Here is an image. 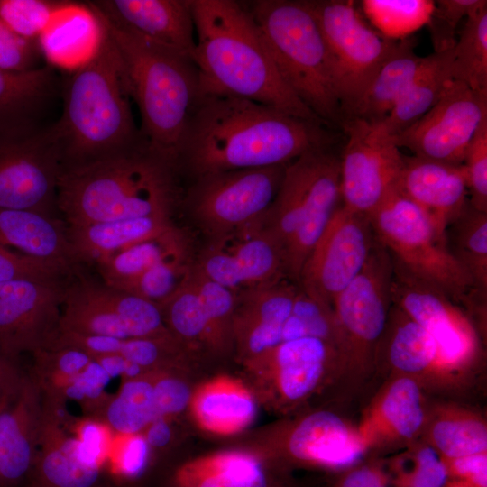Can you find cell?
<instances>
[{
  "mask_svg": "<svg viewBox=\"0 0 487 487\" xmlns=\"http://www.w3.org/2000/svg\"><path fill=\"white\" fill-rule=\"evenodd\" d=\"M41 412V389L32 375L23 374L18 388L0 409V487H17L31 475Z\"/></svg>",
  "mask_w": 487,
  "mask_h": 487,
  "instance_id": "obj_20",
  "label": "cell"
},
{
  "mask_svg": "<svg viewBox=\"0 0 487 487\" xmlns=\"http://www.w3.org/2000/svg\"><path fill=\"white\" fill-rule=\"evenodd\" d=\"M463 165L467 176L469 203L487 213V120L472 139Z\"/></svg>",
  "mask_w": 487,
  "mask_h": 487,
  "instance_id": "obj_50",
  "label": "cell"
},
{
  "mask_svg": "<svg viewBox=\"0 0 487 487\" xmlns=\"http://www.w3.org/2000/svg\"><path fill=\"white\" fill-rule=\"evenodd\" d=\"M152 371L153 391L159 418L174 416L189 406L192 393L188 385L168 370Z\"/></svg>",
  "mask_w": 487,
  "mask_h": 487,
  "instance_id": "obj_52",
  "label": "cell"
},
{
  "mask_svg": "<svg viewBox=\"0 0 487 487\" xmlns=\"http://www.w3.org/2000/svg\"><path fill=\"white\" fill-rule=\"evenodd\" d=\"M0 244L75 271L67 226L53 216L0 208Z\"/></svg>",
  "mask_w": 487,
  "mask_h": 487,
  "instance_id": "obj_28",
  "label": "cell"
},
{
  "mask_svg": "<svg viewBox=\"0 0 487 487\" xmlns=\"http://www.w3.org/2000/svg\"><path fill=\"white\" fill-rule=\"evenodd\" d=\"M381 409L399 435L411 437L423 422L420 391L416 382L409 378L397 380L387 391Z\"/></svg>",
  "mask_w": 487,
  "mask_h": 487,
  "instance_id": "obj_46",
  "label": "cell"
},
{
  "mask_svg": "<svg viewBox=\"0 0 487 487\" xmlns=\"http://www.w3.org/2000/svg\"><path fill=\"white\" fill-rule=\"evenodd\" d=\"M364 15L385 38L400 41L427 25L434 1L431 0H364Z\"/></svg>",
  "mask_w": 487,
  "mask_h": 487,
  "instance_id": "obj_40",
  "label": "cell"
},
{
  "mask_svg": "<svg viewBox=\"0 0 487 487\" xmlns=\"http://www.w3.org/2000/svg\"><path fill=\"white\" fill-rule=\"evenodd\" d=\"M306 336L341 345L333 308L313 299L299 287L291 314L283 327L282 342Z\"/></svg>",
  "mask_w": 487,
  "mask_h": 487,
  "instance_id": "obj_43",
  "label": "cell"
},
{
  "mask_svg": "<svg viewBox=\"0 0 487 487\" xmlns=\"http://www.w3.org/2000/svg\"><path fill=\"white\" fill-rule=\"evenodd\" d=\"M100 27L91 56L62 80V113L50 124L62 170L149 145L134 122L115 48Z\"/></svg>",
  "mask_w": 487,
  "mask_h": 487,
  "instance_id": "obj_2",
  "label": "cell"
},
{
  "mask_svg": "<svg viewBox=\"0 0 487 487\" xmlns=\"http://www.w3.org/2000/svg\"><path fill=\"white\" fill-rule=\"evenodd\" d=\"M385 485V477L379 470L362 467L347 473L339 482L338 487H379Z\"/></svg>",
  "mask_w": 487,
  "mask_h": 487,
  "instance_id": "obj_56",
  "label": "cell"
},
{
  "mask_svg": "<svg viewBox=\"0 0 487 487\" xmlns=\"http://www.w3.org/2000/svg\"><path fill=\"white\" fill-rule=\"evenodd\" d=\"M63 280H14L0 283V354L15 361L46 348L60 327Z\"/></svg>",
  "mask_w": 487,
  "mask_h": 487,
  "instance_id": "obj_17",
  "label": "cell"
},
{
  "mask_svg": "<svg viewBox=\"0 0 487 487\" xmlns=\"http://www.w3.org/2000/svg\"><path fill=\"white\" fill-rule=\"evenodd\" d=\"M379 487H386V485L385 486H379Z\"/></svg>",
  "mask_w": 487,
  "mask_h": 487,
  "instance_id": "obj_62",
  "label": "cell"
},
{
  "mask_svg": "<svg viewBox=\"0 0 487 487\" xmlns=\"http://www.w3.org/2000/svg\"><path fill=\"white\" fill-rule=\"evenodd\" d=\"M61 170L50 124L31 133L0 135V208L52 216Z\"/></svg>",
  "mask_w": 487,
  "mask_h": 487,
  "instance_id": "obj_15",
  "label": "cell"
},
{
  "mask_svg": "<svg viewBox=\"0 0 487 487\" xmlns=\"http://www.w3.org/2000/svg\"><path fill=\"white\" fill-rule=\"evenodd\" d=\"M59 330L122 339L174 338L158 305L84 278L66 285Z\"/></svg>",
  "mask_w": 487,
  "mask_h": 487,
  "instance_id": "obj_12",
  "label": "cell"
},
{
  "mask_svg": "<svg viewBox=\"0 0 487 487\" xmlns=\"http://www.w3.org/2000/svg\"><path fill=\"white\" fill-rule=\"evenodd\" d=\"M376 242L370 217L341 204L307 257L298 285L332 308L363 269Z\"/></svg>",
  "mask_w": 487,
  "mask_h": 487,
  "instance_id": "obj_13",
  "label": "cell"
},
{
  "mask_svg": "<svg viewBox=\"0 0 487 487\" xmlns=\"http://www.w3.org/2000/svg\"><path fill=\"white\" fill-rule=\"evenodd\" d=\"M73 4L57 0H0V19L18 35L37 40Z\"/></svg>",
  "mask_w": 487,
  "mask_h": 487,
  "instance_id": "obj_45",
  "label": "cell"
},
{
  "mask_svg": "<svg viewBox=\"0 0 487 487\" xmlns=\"http://www.w3.org/2000/svg\"><path fill=\"white\" fill-rule=\"evenodd\" d=\"M286 166L198 176L183 189L179 206L208 239L221 236L264 216L280 189Z\"/></svg>",
  "mask_w": 487,
  "mask_h": 487,
  "instance_id": "obj_10",
  "label": "cell"
},
{
  "mask_svg": "<svg viewBox=\"0 0 487 487\" xmlns=\"http://www.w3.org/2000/svg\"><path fill=\"white\" fill-rule=\"evenodd\" d=\"M433 440L447 459L485 453L487 430L473 419H446L437 422L432 431Z\"/></svg>",
  "mask_w": 487,
  "mask_h": 487,
  "instance_id": "obj_47",
  "label": "cell"
},
{
  "mask_svg": "<svg viewBox=\"0 0 487 487\" xmlns=\"http://www.w3.org/2000/svg\"><path fill=\"white\" fill-rule=\"evenodd\" d=\"M160 308L166 327L181 345L204 344L207 346L208 322L189 275L177 292L161 305Z\"/></svg>",
  "mask_w": 487,
  "mask_h": 487,
  "instance_id": "obj_42",
  "label": "cell"
},
{
  "mask_svg": "<svg viewBox=\"0 0 487 487\" xmlns=\"http://www.w3.org/2000/svg\"><path fill=\"white\" fill-rule=\"evenodd\" d=\"M86 5L115 48L126 91L139 109L142 135L175 163L179 139L203 93L196 63L116 23L90 1Z\"/></svg>",
  "mask_w": 487,
  "mask_h": 487,
  "instance_id": "obj_5",
  "label": "cell"
},
{
  "mask_svg": "<svg viewBox=\"0 0 487 487\" xmlns=\"http://www.w3.org/2000/svg\"><path fill=\"white\" fill-rule=\"evenodd\" d=\"M193 261L190 252L167 259L144 272L123 291L138 296L160 307L187 280Z\"/></svg>",
  "mask_w": 487,
  "mask_h": 487,
  "instance_id": "obj_44",
  "label": "cell"
},
{
  "mask_svg": "<svg viewBox=\"0 0 487 487\" xmlns=\"http://www.w3.org/2000/svg\"><path fill=\"white\" fill-rule=\"evenodd\" d=\"M333 346L322 339L306 336L282 342L245 363L251 368L272 372L278 392L294 401L317 386Z\"/></svg>",
  "mask_w": 487,
  "mask_h": 487,
  "instance_id": "obj_25",
  "label": "cell"
},
{
  "mask_svg": "<svg viewBox=\"0 0 487 487\" xmlns=\"http://www.w3.org/2000/svg\"><path fill=\"white\" fill-rule=\"evenodd\" d=\"M334 146L309 151L287 164L262 216L282 250L288 279L297 284L307 257L341 205L340 155Z\"/></svg>",
  "mask_w": 487,
  "mask_h": 487,
  "instance_id": "obj_7",
  "label": "cell"
},
{
  "mask_svg": "<svg viewBox=\"0 0 487 487\" xmlns=\"http://www.w3.org/2000/svg\"><path fill=\"white\" fill-rule=\"evenodd\" d=\"M193 268L235 295L288 279L282 250L262 217L208 239Z\"/></svg>",
  "mask_w": 487,
  "mask_h": 487,
  "instance_id": "obj_14",
  "label": "cell"
},
{
  "mask_svg": "<svg viewBox=\"0 0 487 487\" xmlns=\"http://www.w3.org/2000/svg\"><path fill=\"white\" fill-rule=\"evenodd\" d=\"M69 274L55 263L0 244V283L14 280H63Z\"/></svg>",
  "mask_w": 487,
  "mask_h": 487,
  "instance_id": "obj_49",
  "label": "cell"
},
{
  "mask_svg": "<svg viewBox=\"0 0 487 487\" xmlns=\"http://www.w3.org/2000/svg\"><path fill=\"white\" fill-rule=\"evenodd\" d=\"M288 449L297 461L329 469H344L362 456L361 441L329 411L312 413L291 432Z\"/></svg>",
  "mask_w": 487,
  "mask_h": 487,
  "instance_id": "obj_27",
  "label": "cell"
},
{
  "mask_svg": "<svg viewBox=\"0 0 487 487\" xmlns=\"http://www.w3.org/2000/svg\"><path fill=\"white\" fill-rule=\"evenodd\" d=\"M189 279L198 291L207 322V347L225 351L234 345V314L236 295L191 268Z\"/></svg>",
  "mask_w": 487,
  "mask_h": 487,
  "instance_id": "obj_41",
  "label": "cell"
},
{
  "mask_svg": "<svg viewBox=\"0 0 487 487\" xmlns=\"http://www.w3.org/2000/svg\"><path fill=\"white\" fill-rule=\"evenodd\" d=\"M447 477L445 463L432 448L425 447L418 453L407 483L409 487H444Z\"/></svg>",
  "mask_w": 487,
  "mask_h": 487,
  "instance_id": "obj_54",
  "label": "cell"
},
{
  "mask_svg": "<svg viewBox=\"0 0 487 487\" xmlns=\"http://www.w3.org/2000/svg\"><path fill=\"white\" fill-rule=\"evenodd\" d=\"M177 487H268L265 468L258 456L239 450L198 456L177 470Z\"/></svg>",
  "mask_w": 487,
  "mask_h": 487,
  "instance_id": "obj_31",
  "label": "cell"
},
{
  "mask_svg": "<svg viewBox=\"0 0 487 487\" xmlns=\"http://www.w3.org/2000/svg\"><path fill=\"white\" fill-rule=\"evenodd\" d=\"M426 59L427 56L421 57L415 52L412 39L401 40L397 51L381 66L348 117L369 122L383 119L416 78Z\"/></svg>",
  "mask_w": 487,
  "mask_h": 487,
  "instance_id": "obj_33",
  "label": "cell"
},
{
  "mask_svg": "<svg viewBox=\"0 0 487 487\" xmlns=\"http://www.w3.org/2000/svg\"><path fill=\"white\" fill-rule=\"evenodd\" d=\"M299 286L289 279L236 295L234 342L244 362L282 342Z\"/></svg>",
  "mask_w": 487,
  "mask_h": 487,
  "instance_id": "obj_22",
  "label": "cell"
},
{
  "mask_svg": "<svg viewBox=\"0 0 487 487\" xmlns=\"http://www.w3.org/2000/svg\"><path fill=\"white\" fill-rule=\"evenodd\" d=\"M321 30L335 88L347 118L400 41L370 26L354 1L308 0Z\"/></svg>",
  "mask_w": 487,
  "mask_h": 487,
  "instance_id": "obj_9",
  "label": "cell"
},
{
  "mask_svg": "<svg viewBox=\"0 0 487 487\" xmlns=\"http://www.w3.org/2000/svg\"><path fill=\"white\" fill-rule=\"evenodd\" d=\"M486 120L487 93L453 80L423 116L392 139L414 156L463 164L472 139Z\"/></svg>",
  "mask_w": 487,
  "mask_h": 487,
  "instance_id": "obj_16",
  "label": "cell"
},
{
  "mask_svg": "<svg viewBox=\"0 0 487 487\" xmlns=\"http://www.w3.org/2000/svg\"><path fill=\"white\" fill-rule=\"evenodd\" d=\"M332 130L248 99L203 91L179 139L175 164L180 178L189 180L288 164L309 151L335 145Z\"/></svg>",
  "mask_w": 487,
  "mask_h": 487,
  "instance_id": "obj_1",
  "label": "cell"
},
{
  "mask_svg": "<svg viewBox=\"0 0 487 487\" xmlns=\"http://www.w3.org/2000/svg\"><path fill=\"white\" fill-rule=\"evenodd\" d=\"M119 447L116 449L114 464L116 472L125 477L139 475L146 467L150 446L142 434H123Z\"/></svg>",
  "mask_w": 487,
  "mask_h": 487,
  "instance_id": "obj_53",
  "label": "cell"
},
{
  "mask_svg": "<svg viewBox=\"0 0 487 487\" xmlns=\"http://www.w3.org/2000/svg\"><path fill=\"white\" fill-rule=\"evenodd\" d=\"M106 423L119 434H141L159 418L155 404L152 371L124 380L120 391L105 401Z\"/></svg>",
  "mask_w": 487,
  "mask_h": 487,
  "instance_id": "obj_38",
  "label": "cell"
},
{
  "mask_svg": "<svg viewBox=\"0 0 487 487\" xmlns=\"http://www.w3.org/2000/svg\"><path fill=\"white\" fill-rule=\"evenodd\" d=\"M42 398V397H41ZM32 487H97L101 468L79 455L78 441L42 401L37 455L31 473Z\"/></svg>",
  "mask_w": 487,
  "mask_h": 487,
  "instance_id": "obj_26",
  "label": "cell"
},
{
  "mask_svg": "<svg viewBox=\"0 0 487 487\" xmlns=\"http://www.w3.org/2000/svg\"><path fill=\"white\" fill-rule=\"evenodd\" d=\"M375 235L393 262L445 292L456 304L482 307L486 295L453 257L446 235L416 204L396 191L370 216Z\"/></svg>",
  "mask_w": 487,
  "mask_h": 487,
  "instance_id": "obj_8",
  "label": "cell"
},
{
  "mask_svg": "<svg viewBox=\"0 0 487 487\" xmlns=\"http://www.w3.org/2000/svg\"><path fill=\"white\" fill-rule=\"evenodd\" d=\"M392 303L422 326L435 340L439 360L455 363L474 348L470 324L445 292L393 262Z\"/></svg>",
  "mask_w": 487,
  "mask_h": 487,
  "instance_id": "obj_19",
  "label": "cell"
},
{
  "mask_svg": "<svg viewBox=\"0 0 487 487\" xmlns=\"http://www.w3.org/2000/svg\"><path fill=\"white\" fill-rule=\"evenodd\" d=\"M193 418L205 431L220 436L246 429L257 414L251 391L228 376L216 377L192 393L189 404Z\"/></svg>",
  "mask_w": 487,
  "mask_h": 487,
  "instance_id": "obj_29",
  "label": "cell"
},
{
  "mask_svg": "<svg viewBox=\"0 0 487 487\" xmlns=\"http://www.w3.org/2000/svg\"><path fill=\"white\" fill-rule=\"evenodd\" d=\"M144 430L146 433L143 436L150 447H162L171 437L170 427L164 418H156Z\"/></svg>",
  "mask_w": 487,
  "mask_h": 487,
  "instance_id": "obj_58",
  "label": "cell"
},
{
  "mask_svg": "<svg viewBox=\"0 0 487 487\" xmlns=\"http://www.w3.org/2000/svg\"><path fill=\"white\" fill-rule=\"evenodd\" d=\"M90 2L116 23L194 61L196 33L188 0Z\"/></svg>",
  "mask_w": 487,
  "mask_h": 487,
  "instance_id": "obj_21",
  "label": "cell"
},
{
  "mask_svg": "<svg viewBox=\"0 0 487 487\" xmlns=\"http://www.w3.org/2000/svg\"><path fill=\"white\" fill-rule=\"evenodd\" d=\"M282 80L327 127L345 120L318 23L308 0L243 2Z\"/></svg>",
  "mask_w": 487,
  "mask_h": 487,
  "instance_id": "obj_6",
  "label": "cell"
},
{
  "mask_svg": "<svg viewBox=\"0 0 487 487\" xmlns=\"http://www.w3.org/2000/svg\"><path fill=\"white\" fill-rule=\"evenodd\" d=\"M23 375L14 361L0 354V403L18 388Z\"/></svg>",
  "mask_w": 487,
  "mask_h": 487,
  "instance_id": "obj_57",
  "label": "cell"
},
{
  "mask_svg": "<svg viewBox=\"0 0 487 487\" xmlns=\"http://www.w3.org/2000/svg\"><path fill=\"white\" fill-rule=\"evenodd\" d=\"M101 27L86 4H73L60 14L37 39L51 66L75 67L96 49Z\"/></svg>",
  "mask_w": 487,
  "mask_h": 487,
  "instance_id": "obj_32",
  "label": "cell"
},
{
  "mask_svg": "<svg viewBox=\"0 0 487 487\" xmlns=\"http://www.w3.org/2000/svg\"><path fill=\"white\" fill-rule=\"evenodd\" d=\"M444 487H469L461 482L446 483Z\"/></svg>",
  "mask_w": 487,
  "mask_h": 487,
  "instance_id": "obj_60",
  "label": "cell"
},
{
  "mask_svg": "<svg viewBox=\"0 0 487 487\" xmlns=\"http://www.w3.org/2000/svg\"><path fill=\"white\" fill-rule=\"evenodd\" d=\"M399 192L422 209L444 234L469 201L467 176L463 164L417 156H404Z\"/></svg>",
  "mask_w": 487,
  "mask_h": 487,
  "instance_id": "obj_23",
  "label": "cell"
},
{
  "mask_svg": "<svg viewBox=\"0 0 487 487\" xmlns=\"http://www.w3.org/2000/svg\"><path fill=\"white\" fill-rule=\"evenodd\" d=\"M174 161L149 145L129 154L63 170L57 208L69 226L171 216L183 188Z\"/></svg>",
  "mask_w": 487,
  "mask_h": 487,
  "instance_id": "obj_4",
  "label": "cell"
},
{
  "mask_svg": "<svg viewBox=\"0 0 487 487\" xmlns=\"http://www.w3.org/2000/svg\"><path fill=\"white\" fill-rule=\"evenodd\" d=\"M111 377L123 375L130 362L118 354H101L92 357Z\"/></svg>",
  "mask_w": 487,
  "mask_h": 487,
  "instance_id": "obj_59",
  "label": "cell"
},
{
  "mask_svg": "<svg viewBox=\"0 0 487 487\" xmlns=\"http://www.w3.org/2000/svg\"><path fill=\"white\" fill-rule=\"evenodd\" d=\"M190 252L186 233L175 225L163 233L124 248L96 264L104 284L119 290L160 262Z\"/></svg>",
  "mask_w": 487,
  "mask_h": 487,
  "instance_id": "obj_34",
  "label": "cell"
},
{
  "mask_svg": "<svg viewBox=\"0 0 487 487\" xmlns=\"http://www.w3.org/2000/svg\"><path fill=\"white\" fill-rule=\"evenodd\" d=\"M395 325L388 345L391 363L406 372H418L439 360L433 337L392 303Z\"/></svg>",
  "mask_w": 487,
  "mask_h": 487,
  "instance_id": "obj_39",
  "label": "cell"
},
{
  "mask_svg": "<svg viewBox=\"0 0 487 487\" xmlns=\"http://www.w3.org/2000/svg\"><path fill=\"white\" fill-rule=\"evenodd\" d=\"M445 235L453 257L470 275L476 290L487 296V213L468 201Z\"/></svg>",
  "mask_w": 487,
  "mask_h": 487,
  "instance_id": "obj_36",
  "label": "cell"
},
{
  "mask_svg": "<svg viewBox=\"0 0 487 487\" xmlns=\"http://www.w3.org/2000/svg\"><path fill=\"white\" fill-rule=\"evenodd\" d=\"M10 395H11V394H10ZM10 395H9V396H10ZM5 400V399L0 403V409H1V407H2V405H3V403H4Z\"/></svg>",
  "mask_w": 487,
  "mask_h": 487,
  "instance_id": "obj_61",
  "label": "cell"
},
{
  "mask_svg": "<svg viewBox=\"0 0 487 487\" xmlns=\"http://www.w3.org/2000/svg\"><path fill=\"white\" fill-rule=\"evenodd\" d=\"M62 80L48 64L25 72L0 69V135L36 132L50 106L60 96Z\"/></svg>",
  "mask_w": 487,
  "mask_h": 487,
  "instance_id": "obj_24",
  "label": "cell"
},
{
  "mask_svg": "<svg viewBox=\"0 0 487 487\" xmlns=\"http://www.w3.org/2000/svg\"><path fill=\"white\" fill-rule=\"evenodd\" d=\"M346 142L340 155L341 204L370 216L399 190L404 155L376 122L346 118Z\"/></svg>",
  "mask_w": 487,
  "mask_h": 487,
  "instance_id": "obj_11",
  "label": "cell"
},
{
  "mask_svg": "<svg viewBox=\"0 0 487 487\" xmlns=\"http://www.w3.org/2000/svg\"><path fill=\"white\" fill-rule=\"evenodd\" d=\"M43 56L37 40L23 38L0 19V69L25 72L40 68Z\"/></svg>",
  "mask_w": 487,
  "mask_h": 487,
  "instance_id": "obj_51",
  "label": "cell"
},
{
  "mask_svg": "<svg viewBox=\"0 0 487 487\" xmlns=\"http://www.w3.org/2000/svg\"><path fill=\"white\" fill-rule=\"evenodd\" d=\"M452 49L427 56L426 61L390 113L376 122L391 137L423 116L442 96L453 79Z\"/></svg>",
  "mask_w": 487,
  "mask_h": 487,
  "instance_id": "obj_35",
  "label": "cell"
},
{
  "mask_svg": "<svg viewBox=\"0 0 487 487\" xmlns=\"http://www.w3.org/2000/svg\"><path fill=\"white\" fill-rule=\"evenodd\" d=\"M188 3L203 91L229 94L326 126L282 80L243 1Z\"/></svg>",
  "mask_w": 487,
  "mask_h": 487,
  "instance_id": "obj_3",
  "label": "cell"
},
{
  "mask_svg": "<svg viewBox=\"0 0 487 487\" xmlns=\"http://www.w3.org/2000/svg\"><path fill=\"white\" fill-rule=\"evenodd\" d=\"M174 224L171 216H153L92 224L67 225L75 264H96L138 242L156 236Z\"/></svg>",
  "mask_w": 487,
  "mask_h": 487,
  "instance_id": "obj_30",
  "label": "cell"
},
{
  "mask_svg": "<svg viewBox=\"0 0 487 487\" xmlns=\"http://www.w3.org/2000/svg\"><path fill=\"white\" fill-rule=\"evenodd\" d=\"M447 474L460 479L469 487H487V456L485 453L448 459Z\"/></svg>",
  "mask_w": 487,
  "mask_h": 487,
  "instance_id": "obj_55",
  "label": "cell"
},
{
  "mask_svg": "<svg viewBox=\"0 0 487 487\" xmlns=\"http://www.w3.org/2000/svg\"><path fill=\"white\" fill-rule=\"evenodd\" d=\"M484 1H434V8L427 23L434 52L439 53L453 49L457 39L460 23Z\"/></svg>",
  "mask_w": 487,
  "mask_h": 487,
  "instance_id": "obj_48",
  "label": "cell"
},
{
  "mask_svg": "<svg viewBox=\"0 0 487 487\" xmlns=\"http://www.w3.org/2000/svg\"><path fill=\"white\" fill-rule=\"evenodd\" d=\"M392 258L379 240L357 277L335 299L341 346L365 352L382 336L392 305Z\"/></svg>",
  "mask_w": 487,
  "mask_h": 487,
  "instance_id": "obj_18",
  "label": "cell"
},
{
  "mask_svg": "<svg viewBox=\"0 0 487 487\" xmlns=\"http://www.w3.org/2000/svg\"><path fill=\"white\" fill-rule=\"evenodd\" d=\"M450 74L454 81L487 93V1L465 18L452 49Z\"/></svg>",
  "mask_w": 487,
  "mask_h": 487,
  "instance_id": "obj_37",
  "label": "cell"
}]
</instances>
